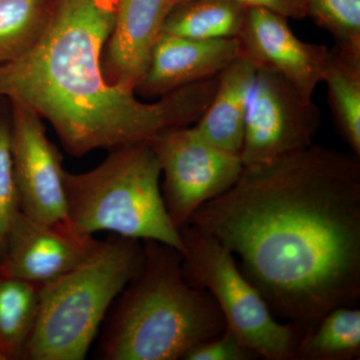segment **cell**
I'll return each instance as SVG.
<instances>
[{"label": "cell", "mask_w": 360, "mask_h": 360, "mask_svg": "<svg viewBox=\"0 0 360 360\" xmlns=\"http://www.w3.org/2000/svg\"><path fill=\"white\" fill-rule=\"evenodd\" d=\"M11 104V155L21 212L49 224L70 222L63 156L47 137L41 118Z\"/></svg>", "instance_id": "9c48e42d"}, {"label": "cell", "mask_w": 360, "mask_h": 360, "mask_svg": "<svg viewBox=\"0 0 360 360\" xmlns=\"http://www.w3.org/2000/svg\"><path fill=\"white\" fill-rule=\"evenodd\" d=\"M321 123L312 97L277 73L258 70L246 113L243 165L269 162L309 148Z\"/></svg>", "instance_id": "ba28073f"}, {"label": "cell", "mask_w": 360, "mask_h": 360, "mask_svg": "<svg viewBox=\"0 0 360 360\" xmlns=\"http://www.w3.org/2000/svg\"><path fill=\"white\" fill-rule=\"evenodd\" d=\"M116 6L117 0H58L37 44L0 65V97L51 123L75 158L149 142L198 122L219 84L217 75L146 103L134 89L110 84L103 54Z\"/></svg>", "instance_id": "7a4b0ae2"}, {"label": "cell", "mask_w": 360, "mask_h": 360, "mask_svg": "<svg viewBox=\"0 0 360 360\" xmlns=\"http://www.w3.org/2000/svg\"><path fill=\"white\" fill-rule=\"evenodd\" d=\"M101 243L70 222L49 224L20 212L9 231L0 274L42 285L82 264Z\"/></svg>", "instance_id": "30bf717a"}, {"label": "cell", "mask_w": 360, "mask_h": 360, "mask_svg": "<svg viewBox=\"0 0 360 360\" xmlns=\"http://www.w3.org/2000/svg\"><path fill=\"white\" fill-rule=\"evenodd\" d=\"M257 68L243 56L219 75L210 105L195 122L196 129L217 148L240 155L245 118Z\"/></svg>", "instance_id": "5bb4252c"}, {"label": "cell", "mask_w": 360, "mask_h": 360, "mask_svg": "<svg viewBox=\"0 0 360 360\" xmlns=\"http://www.w3.org/2000/svg\"><path fill=\"white\" fill-rule=\"evenodd\" d=\"M0 360H2L1 357H0Z\"/></svg>", "instance_id": "cb8c5ba5"}, {"label": "cell", "mask_w": 360, "mask_h": 360, "mask_svg": "<svg viewBox=\"0 0 360 360\" xmlns=\"http://www.w3.org/2000/svg\"><path fill=\"white\" fill-rule=\"evenodd\" d=\"M143 262L116 298L101 335L105 360H184L194 347L224 330L212 296L188 283L181 253L146 240Z\"/></svg>", "instance_id": "3957f363"}, {"label": "cell", "mask_w": 360, "mask_h": 360, "mask_svg": "<svg viewBox=\"0 0 360 360\" xmlns=\"http://www.w3.org/2000/svg\"><path fill=\"white\" fill-rule=\"evenodd\" d=\"M184 276L212 296L226 328L259 359L295 360L302 338L297 328L278 321L257 288L243 276L233 255L205 232L186 225L180 229Z\"/></svg>", "instance_id": "8992f818"}, {"label": "cell", "mask_w": 360, "mask_h": 360, "mask_svg": "<svg viewBox=\"0 0 360 360\" xmlns=\"http://www.w3.org/2000/svg\"><path fill=\"white\" fill-rule=\"evenodd\" d=\"M160 176L149 142L110 151L98 167L84 174L65 172L68 221L82 233L111 231L158 241L182 253L184 240L165 207Z\"/></svg>", "instance_id": "277c9868"}, {"label": "cell", "mask_w": 360, "mask_h": 360, "mask_svg": "<svg viewBox=\"0 0 360 360\" xmlns=\"http://www.w3.org/2000/svg\"><path fill=\"white\" fill-rule=\"evenodd\" d=\"M51 11H45L44 0H0V65L20 58L37 44Z\"/></svg>", "instance_id": "d6986e66"}, {"label": "cell", "mask_w": 360, "mask_h": 360, "mask_svg": "<svg viewBox=\"0 0 360 360\" xmlns=\"http://www.w3.org/2000/svg\"><path fill=\"white\" fill-rule=\"evenodd\" d=\"M359 158L312 144L248 165L188 224L231 251L274 316L302 336L360 300Z\"/></svg>", "instance_id": "6da1fadb"}, {"label": "cell", "mask_w": 360, "mask_h": 360, "mask_svg": "<svg viewBox=\"0 0 360 360\" xmlns=\"http://www.w3.org/2000/svg\"><path fill=\"white\" fill-rule=\"evenodd\" d=\"M241 56L257 70L277 73L312 97L323 82L329 49L296 37L288 18L260 7H248L238 37Z\"/></svg>", "instance_id": "8fae6325"}, {"label": "cell", "mask_w": 360, "mask_h": 360, "mask_svg": "<svg viewBox=\"0 0 360 360\" xmlns=\"http://www.w3.org/2000/svg\"><path fill=\"white\" fill-rule=\"evenodd\" d=\"M149 143L163 174L165 207L179 231L198 208L229 191L245 167L240 155L217 148L189 125L163 130Z\"/></svg>", "instance_id": "52a82bcc"}, {"label": "cell", "mask_w": 360, "mask_h": 360, "mask_svg": "<svg viewBox=\"0 0 360 360\" xmlns=\"http://www.w3.org/2000/svg\"><path fill=\"white\" fill-rule=\"evenodd\" d=\"M239 56L241 47L238 37L198 40L162 32L135 92L144 96H165L217 77Z\"/></svg>", "instance_id": "7c38bea8"}, {"label": "cell", "mask_w": 360, "mask_h": 360, "mask_svg": "<svg viewBox=\"0 0 360 360\" xmlns=\"http://www.w3.org/2000/svg\"><path fill=\"white\" fill-rule=\"evenodd\" d=\"M143 255L142 241L117 236L75 269L40 285L39 315L22 359H84Z\"/></svg>", "instance_id": "5b68a950"}, {"label": "cell", "mask_w": 360, "mask_h": 360, "mask_svg": "<svg viewBox=\"0 0 360 360\" xmlns=\"http://www.w3.org/2000/svg\"><path fill=\"white\" fill-rule=\"evenodd\" d=\"M360 359V309H331L298 342L295 360Z\"/></svg>", "instance_id": "ac0fdd59"}, {"label": "cell", "mask_w": 360, "mask_h": 360, "mask_svg": "<svg viewBox=\"0 0 360 360\" xmlns=\"http://www.w3.org/2000/svg\"><path fill=\"white\" fill-rule=\"evenodd\" d=\"M20 212L11 155V122L0 116V260L6 251L9 231Z\"/></svg>", "instance_id": "44dd1931"}, {"label": "cell", "mask_w": 360, "mask_h": 360, "mask_svg": "<svg viewBox=\"0 0 360 360\" xmlns=\"http://www.w3.org/2000/svg\"><path fill=\"white\" fill-rule=\"evenodd\" d=\"M40 302V285L0 274V357L22 359Z\"/></svg>", "instance_id": "e0dca14e"}, {"label": "cell", "mask_w": 360, "mask_h": 360, "mask_svg": "<svg viewBox=\"0 0 360 360\" xmlns=\"http://www.w3.org/2000/svg\"><path fill=\"white\" fill-rule=\"evenodd\" d=\"M248 7L231 0H179L172 7L162 32L186 39H236Z\"/></svg>", "instance_id": "2e32d148"}, {"label": "cell", "mask_w": 360, "mask_h": 360, "mask_svg": "<svg viewBox=\"0 0 360 360\" xmlns=\"http://www.w3.org/2000/svg\"><path fill=\"white\" fill-rule=\"evenodd\" d=\"M336 127L360 158V51L329 49L323 82Z\"/></svg>", "instance_id": "9a60e30c"}, {"label": "cell", "mask_w": 360, "mask_h": 360, "mask_svg": "<svg viewBox=\"0 0 360 360\" xmlns=\"http://www.w3.org/2000/svg\"><path fill=\"white\" fill-rule=\"evenodd\" d=\"M179 0H176V2ZM246 7H260L285 18L302 20L307 18V9L302 0H231Z\"/></svg>", "instance_id": "603a6c76"}, {"label": "cell", "mask_w": 360, "mask_h": 360, "mask_svg": "<svg viewBox=\"0 0 360 360\" xmlns=\"http://www.w3.org/2000/svg\"><path fill=\"white\" fill-rule=\"evenodd\" d=\"M176 0H117L103 72L110 84L136 89Z\"/></svg>", "instance_id": "4fadbf2b"}, {"label": "cell", "mask_w": 360, "mask_h": 360, "mask_svg": "<svg viewBox=\"0 0 360 360\" xmlns=\"http://www.w3.org/2000/svg\"><path fill=\"white\" fill-rule=\"evenodd\" d=\"M307 16L335 39V46L360 51V0H302Z\"/></svg>", "instance_id": "ffe728a7"}, {"label": "cell", "mask_w": 360, "mask_h": 360, "mask_svg": "<svg viewBox=\"0 0 360 360\" xmlns=\"http://www.w3.org/2000/svg\"><path fill=\"white\" fill-rule=\"evenodd\" d=\"M259 356L246 347L238 335L225 326L212 340L201 342L187 352L184 360H255Z\"/></svg>", "instance_id": "7402d4cb"}]
</instances>
